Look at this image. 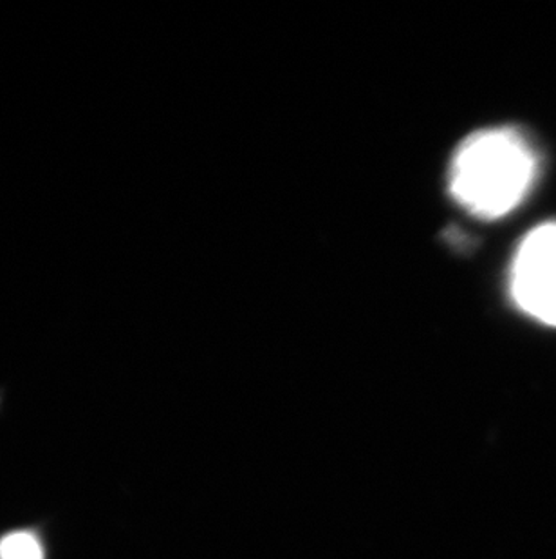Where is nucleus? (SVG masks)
Listing matches in <instances>:
<instances>
[{"label":"nucleus","instance_id":"f03ea898","mask_svg":"<svg viewBox=\"0 0 556 559\" xmlns=\"http://www.w3.org/2000/svg\"><path fill=\"white\" fill-rule=\"evenodd\" d=\"M511 296L517 307L556 326V223L531 230L515 253Z\"/></svg>","mask_w":556,"mask_h":559},{"label":"nucleus","instance_id":"f257e3e1","mask_svg":"<svg viewBox=\"0 0 556 559\" xmlns=\"http://www.w3.org/2000/svg\"><path fill=\"white\" fill-rule=\"evenodd\" d=\"M539 156L511 127L468 136L451 159L448 189L473 216L497 219L515 211L535 186Z\"/></svg>","mask_w":556,"mask_h":559},{"label":"nucleus","instance_id":"7ed1b4c3","mask_svg":"<svg viewBox=\"0 0 556 559\" xmlns=\"http://www.w3.org/2000/svg\"><path fill=\"white\" fill-rule=\"evenodd\" d=\"M0 559H44V547L35 534L16 531L0 538Z\"/></svg>","mask_w":556,"mask_h":559}]
</instances>
